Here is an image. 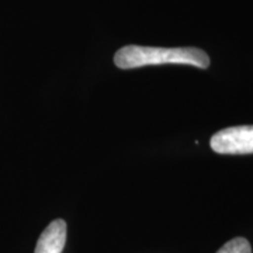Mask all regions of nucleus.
Here are the masks:
<instances>
[{
  "label": "nucleus",
  "mask_w": 253,
  "mask_h": 253,
  "mask_svg": "<svg viewBox=\"0 0 253 253\" xmlns=\"http://www.w3.org/2000/svg\"><path fill=\"white\" fill-rule=\"evenodd\" d=\"M114 63L120 69H135L142 66L179 63L200 69L210 66L208 55L199 48H158V46L126 45L114 55Z\"/></svg>",
  "instance_id": "obj_1"
},
{
  "label": "nucleus",
  "mask_w": 253,
  "mask_h": 253,
  "mask_svg": "<svg viewBox=\"0 0 253 253\" xmlns=\"http://www.w3.org/2000/svg\"><path fill=\"white\" fill-rule=\"evenodd\" d=\"M211 149L221 155L253 154V126H229L214 134Z\"/></svg>",
  "instance_id": "obj_2"
},
{
  "label": "nucleus",
  "mask_w": 253,
  "mask_h": 253,
  "mask_svg": "<svg viewBox=\"0 0 253 253\" xmlns=\"http://www.w3.org/2000/svg\"><path fill=\"white\" fill-rule=\"evenodd\" d=\"M66 244V222L55 219L44 229L36 245L34 253H62Z\"/></svg>",
  "instance_id": "obj_3"
},
{
  "label": "nucleus",
  "mask_w": 253,
  "mask_h": 253,
  "mask_svg": "<svg viewBox=\"0 0 253 253\" xmlns=\"http://www.w3.org/2000/svg\"><path fill=\"white\" fill-rule=\"evenodd\" d=\"M217 253H252L251 244L245 238H235L226 242Z\"/></svg>",
  "instance_id": "obj_4"
}]
</instances>
